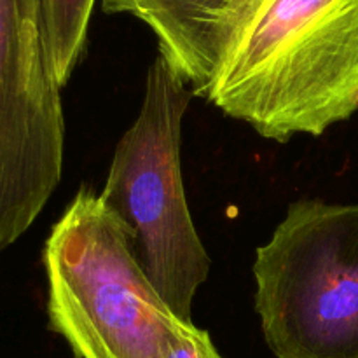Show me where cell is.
<instances>
[{"instance_id": "obj_1", "label": "cell", "mask_w": 358, "mask_h": 358, "mask_svg": "<svg viewBox=\"0 0 358 358\" xmlns=\"http://www.w3.org/2000/svg\"><path fill=\"white\" fill-rule=\"evenodd\" d=\"M206 100L261 136H320L358 110V0H264Z\"/></svg>"}, {"instance_id": "obj_2", "label": "cell", "mask_w": 358, "mask_h": 358, "mask_svg": "<svg viewBox=\"0 0 358 358\" xmlns=\"http://www.w3.org/2000/svg\"><path fill=\"white\" fill-rule=\"evenodd\" d=\"M49 329L76 358H168L180 317L140 268L131 233L80 187L44 245Z\"/></svg>"}, {"instance_id": "obj_3", "label": "cell", "mask_w": 358, "mask_h": 358, "mask_svg": "<svg viewBox=\"0 0 358 358\" xmlns=\"http://www.w3.org/2000/svg\"><path fill=\"white\" fill-rule=\"evenodd\" d=\"M192 90L157 55L140 114L114 150L100 198L131 233V250L154 289L182 320L208 280V252L189 213L182 180V119Z\"/></svg>"}, {"instance_id": "obj_4", "label": "cell", "mask_w": 358, "mask_h": 358, "mask_svg": "<svg viewBox=\"0 0 358 358\" xmlns=\"http://www.w3.org/2000/svg\"><path fill=\"white\" fill-rule=\"evenodd\" d=\"M252 271L276 358H358V205L292 203Z\"/></svg>"}, {"instance_id": "obj_5", "label": "cell", "mask_w": 358, "mask_h": 358, "mask_svg": "<svg viewBox=\"0 0 358 358\" xmlns=\"http://www.w3.org/2000/svg\"><path fill=\"white\" fill-rule=\"evenodd\" d=\"M45 0H0V254L62 180L65 117L44 38Z\"/></svg>"}, {"instance_id": "obj_6", "label": "cell", "mask_w": 358, "mask_h": 358, "mask_svg": "<svg viewBox=\"0 0 358 358\" xmlns=\"http://www.w3.org/2000/svg\"><path fill=\"white\" fill-rule=\"evenodd\" d=\"M264 0H101L105 13L131 14L156 35L163 56L194 96H208Z\"/></svg>"}, {"instance_id": "obj_7", "label": "cell", "mask_w": 358, "mask_h": 358, "mask_svg": "<svg viewBox=\"0 0 358 358\" xmlns=\"http://www.w3.org/2000/svg\"><path fill=\"white\" fill-rule=\"evenodd\" d=\"M94 3L96 0H45V52L59 87L69 83L83 52Z\"/></svg>"}, {"instance_id": "obj_8", "label": "cell", "mask_w": 358, "mask_h": 358, "mask_svg": "<svg viewBox=\"0 0 358 358\" xmlns=\"http://www.w3.org/2000/svg\"><path fill=\"white\" fill-rule=\"evenodd\" d=\"M168 358H222L206 331L196 327L192 320H178L170 341Z\"/></svg>"}]
</instances>
